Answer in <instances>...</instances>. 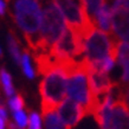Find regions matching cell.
<instances>
[{"instance_id": "6da1fadb", "label": "cell", "mask_w": 129, "mask_h": 129, "mask_svg": "<svg viewBox=\"0 0 129 129\" xmlns=\"http://www.w3.org/2000/svg\"><path fill=\"white\" fill-rule=\"evenodd\" d=\"M13 19L21 28L30 49L36 52L40 42V4L37 0H13Z\"/></svg>"}, {"instance_id": "7a4b0ae2", "label": "cell", "mask_w": 129, "mask_h": 129, "mask_svg": "<svg viewBox=\"0 0 129 129\" xmlns=\"http://www.w3.org/2000/svg\"><path fill=\"white\" fill-rule=\"evenodd\" d=\"M68 75L69 70L60 65L43 75L44 78L39 84L43 115L57 110L60 103L67 98Z\"/></svg>"}, {"instance_id": "3957f363", "label": "cell", "mask_w": 129, "mask_h": 129, "mask_svg": "<svg viewBox=\"0 0 129 129\" xmlns=\"http://www.w3.org/2000/svg\"><path fill=\"white\" fill-rule=\"evenodd\" d=\"M68 28V24L52 0H43L42 7V26H40L39 46L35 52L47 53Z\"/></svg>"}, {"instance_id": "277c9868", "label": "cell", "mask_w": 129, "mask_h": 129, "mask_svg": "<svg viewBox=\"0 0 129 129\" xmlns=\"http://www.w3.org/2000/svg\"><path fill=\"white\" fill-rule=\"evenodd\" d=\"M83 60L88 67H95L108 57H116V40L109 33L92 26L83 33Z\"/></svg>"}, {"instance_id": "5b68a950", "label": "cell", "mask_w": 129, "mask_h": 129, "mask_svg": "<svg viewBox=\"0 0 129 129\" xmlns=\"http://www.w3.org/2000/svg\"><path fill=\"white\" fill-rule=\"evenodd\" d=\"M67 98L78 103L86 110V113H92L94 101L91 96L88 77V68L84 60L78 62L68 75Z\"/></svg>"}, {"instance_id": "8992f818", "label": "cell", "mask_w": 129, "mask_h": 129, "mask_svg": "<svg viewBox=\"0 0 129 129\" xmlns=\"http://www.w3.org/2000/svg\"><path fill=\"white\" fill-rule=\"evenodd\" d=\"M111 32L120 42L129 43V0H113Z\"/></svg>"}, {"instance_id": "52a82bcc", "label": "cell", "mask_w": 129, "mask_h": 129, "mask_svg": "<svg viewBox=\"0 0 129 129\" xmlns=\"http://www.w3.org/2000/svg\"><path fill=\"white\" fill-rule=\"evenodd\" d=\"M57 113L65 125V129L75 127L88 114L82 106H79L78 103L71 101L69 98H65L60 103V106L57 109Z\"/></svg>"}, {"instance_id": "ba28073f", "label": "cell", "mask_w": 129, "mask_h": 129, "mask_svg": "<svg viewBox=\"0 0 129 129\" xmlns=\"http://www.w3.org/2000/svg\"><path fill=\"white\" fill-rule=\"evenodd\" d=\"M108 129H129V109L123 102V98L115 103Z\"/></svg>"}, {"instance_id": "9c48e42d", "label": "cell", "mask_w": 129, "mask_h": 129, "mask_svg": "<svg viewBox=\"0 0 129 129\" xmlns=\"http://www.w3.org/2000/svg\"><path fill=\"white\" fill-rule=\"evenodd\" d=\"M116 62L121 68L120 81L124 84H129V43H116Z\"/></svg>"}, {"instance_id": "30bf717a", "label": "cell", "mask_w": 129, "mask_h": 129, "mask_svg": "<svg viewBox=\"0 0 129 129\" xmlns=\"http://www.w3.org/2000/svg\"><path fill=\"white\" fill-rule=\"evenodd\" d=\"M92 24L98 30L106 32V33L111 32V10L108 6V4H104L100 8L97 14L95 16Z\"/></svg>"}, {"instance_id": "8fae6325", "label": "cell", "mask_w": 129, "mask_h": 129, "mask_svg": "<svg viewBox=\"0 0 129 129\" xmlns=\"http://www.w3.org/2000/svg\"><path fill=\"white\" fill-rule=\"evenodd\" d=\"M45 129H65V125L59 117L57 110L43 115Z\"/></svg>"}, {"instance_id": "7c38bea8", "label": "cell", "mask_w": 129, "mask_h": 129, "mask_svg": "<svg viewBox=\"0 0 129 129\" xmlns=\"http://www.w3.org/2000/svg\"><path fill=\"white\" fill-rule=\"evenodd\" d=\"M84 10L86 12V16L90 19V21H94L95 16L97 14L100 8L104 4H107V0H82Z\"/></svg>"}, {"instance_id": "4fadbf2b", "label": "cell", "mask_w": 129, "mask_h": 129, "mask_svg": "<svg viewBox=\"0 0 129 129\" xmlns=\"http://www.w3.org/2000/svg\"><path fill=\"white\" fill-rule=\"evenodd\" d=\"M70 129H102V128L94 114L88 113L77 124Z\"/></svg>"}, {"instance_id": "5bb4252c", "label": "cell", "mask_w": 129, "mask_h": 129, "mask_svg": "<svg viewBox=\"0 0 129 129\" xmlns=\"http://www.w3.org/2000/svg\"><path fill=\"white\" fill-rule=\"evenodd\" d=\"M0 82H1V85L4 88L6 96L11 97L12 95L14 94V88H13V84H12V77L5 69L0 70Z\"/></svg>"}, {"instance_id": "9a60e30c", "label": "cell", "mask_w": 129, "mask_h": 129, "mask_svg": "<svg viewBox=\"0 0 129 129\" xmlns=\"http://www.w3.org/2000/svg\"><path fill=\"white\" fill-rule=\"evenodd\" d=\"M8 49H10V52H11L13 59L18 64H20L21 63V52H20L19 43L17 40L16 36L12 35V33H10V36H8Z\"/></svg>"}, {"instance_id": "2e32d148", "label": "cell", "mask_w": 129, "mask_h": 129, "mask_svg": "<svg viewBox=\"0 0 129 129\" xmlns=\"http://www.w3.org/2000/svg\"><path fill=\"white\" fill-rule=\"evenodd\" d=\"M20 65L23 68V71L24 74L26 75V77H28L30 79L35 78L36 72L33 70V67L31 64V57H30V53L27 51H24V53L21 55V63H20Z\"/></svg>"}, {"instance_id": "e0dca14e", "label": "cell", "mask_w": 129, "mask_h": 129, "mask_svg": "<svg viewBox=\"0 0 129 129\" xmlns=\"http://www.w3.org/2000/svg\"><path fill=\"white\" fill-rule=\"evenodd\" d=\"M13 118H14V124L17 125V129H26V125L28 123V118L23 110L14 111L13 113Z\"/></svg>"}, {"instance_id": "ac0fdd59", "label": "cell", "mask_w": 129, "mask_h": 129, "mask_svg": "<svg viewBox=\"0 0 129 129\" xmlns=\"http://www.w3.org/2000/svg\"><path fill=\"white\" fill-rule=\"evenodd\" d=\"M25 103H24V98L21 97V95H16L14 97H12L10 101H8V107L14 113V111H19V110H23Z\"/></svg>"}, {"instance_id": "d6986e66", "label": "cell", "mask_w": 129, "mask_h": 129, "mask_svg": "<svg viewBox=\"0 0 129 129\" xmlns=\"http://www.w3.org/2000/svg\"><path fill=\"white\" fill-rule=\"evenodd\" d=\"M28 129H42L40 116L36 111H32L28 116Z\"/></svg>"}, {"instance_id": "ffe728a7", "label": "cell", "mask_w": 129, "mask_h": 129, "mask_svg": "<svg viewBox=\"0 0 129 129\" xmlns=\"http://www.w3.org/2000/svg\"><path fill=\"white\" fill-rule=\"evenodd\" d=\"M7 122V114L4 106H0V129H5V123Z\"/></svg>"}, {"instance_id": "44dd1931", "label": "cell", "mask_w": 129, "mask_h": 129, "mask_svg": "<svg viewBox=\"0 0 129 129\" xmlns=\"http://www.w3.org/2000/svg\"><path fill=\"white\" fill-rule=\"evenodd\" d=\"M123 102L125 103V106L128 107L129 109V85L125 89H123Z\"/></svg>"}, {"instance_id": "7402d4cb", "label": "cell", "mask_w": 129, "mask_h": 129, "mask_svg": "<svg viewBox=\"0 0 129 129\" xmlns=\"http://www.w3.org/2000/svg\"><path fill=\"white\" fill-rule=\"evenodd\" d=\"M5 10H6V6H5V3L3 0H0V16H4Z\"/></svg>"}, {"instance_id": "603a6c76", "label": "cell", "mask_w": 129, "mask_h": 129, "mask_svg": "<svg viewBox=\"0 0 129 129\" xmlns=\"http://www.w3.org/2000/svg\"><path fill=\"white\" fill-rule=\"evenodd\" d=\"M0 57H1V49H0Z\"/></svg>"}]
</instances>
